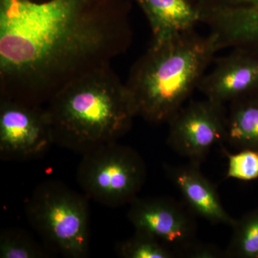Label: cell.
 Returning <instances> with one entry per match:
<instances>
[{"instance_id": "obj_1", "label": "cell", "mask_w": 258, "mask_h": 258, "mask_svg": "<svg viewBox=\"0 0 258 258\" xmlns=\"http://www.w3.org/2000/svg\"><path fill=\"white\" fill-rule=\"evenodd\" d=\"M127 0H0V98L45 106L133 37Z\"/></svg>"}, {"instance_id": "obj_2", "label": "cell", "mask_w": 258, "mask_h": 258, "mask_svg": "<svg viewBox=\"0 0 258 258\" xmlns=\"http://www.w3.org/2000/svg\"><path fill=\"white\" fill-rule=\"evenodd\" d=\"M220 50L216 35L195 30L152 41L136 61L125 83L135 116L167 123L198 89Z\"/></svg>"}, {"instance_id": "obj_3", "label": "cell", "mask_w": 258, "mask_h": 258, "mask_svg": "<svg viewBox=\"0 0 258 258\" xmlns=\"http://www.w3.org/2000/svg\"><path fill=\"white\" fill-rule=\"evenodd\" d=\"M45 106L55 144L81 154L118 142L136 117L111 64L71 81Z\"/></svg>"}, {"instance_id": "obj_4", "label": "cell", "mask_w": 258, "mask_h": 258, "mask_svg": "<svg viewBox=\"0 0 258 258\" xmlns=\"http://www.w3.org/2000/svg\"><path fill=\"white\" fill-rule=\"evenodd\" d=\"M88 199L55 180L44 181L32 191L25 204V217L52 254L88 257L91 243Z\"/></svg>"}, {"instance_id": "obj_5", "label": "cell", "mask_w": 258, "mask_h": 258, "mask_svg": "<svg viewBox=\"0 0 258 258\" xmlns=\"http://www.w3.org/2000/svg\"><path fill=\"white\" fill-rule=\"evenodd\" d=\"M82 156L76 179L88 199L108 208H118L137 198L146 181L147 166L133 148L111 142Z\"/></svg>"}, {"instance_id": "obj_6", "label": "cell", "mask_w": 258, "mask_h": 258, "mask_svg": "<svg viewBox=\"0 0 258 258\" xmlns=\"http://www.w3.org/2000/svg\"><path fill=\"white\" fill-rule=\"evenodd\" d=\"M225 104L208 98L191 101L168 122V145L189 162L201 165L212 148L226 142Z\"/></svg>"}, {"instance_id": "obj_7", "label": "cell", "mask_w": 258, "mask_h": 258, "mask_svg": "<svg viewBox=\"0 0 258 258\" xmlns=\"http://www.w3.org/2000/svg\"><path fill=\"white\" fill-rule=\"evenodd\" d=\"M55 144L45 106L0 98V159L42 157Z\"/></svg>"}, {"instance_id": "obj_8", "label": "cell", "mask_w": 258, "mask_h": 258, "mask_svg": "<svg viewBox=\"0 0 258 258\" xmlns=\"http://www.w3.org/2000/svg\"><path fill=\"white\" fill-rule=\"evenodd\" d=\"M129 205L127 217L135 230L152 235L176 254H184L198 241L192 216L176 200L137 198Z\"/></svg>"}, {"instance_id": "obj_9", "label": "cell", "mask_w": 258, "mask_h": 258, "mask_svg": "<svg viewBox=\"0 0 258 258\" xmlns=\"http://www.w3.org/2000/svg\"><path fill=\"white\" fill-rule=\"evenodd\" d=\"M198 90L205 98L225 105L258 94V50L232 49L215 61Z\"/></svg>"}, {"instance_id": "obj_10", "label": "cell", "mask_w": 258, "mask_h": 258, "mask_svg": "<svg viewBox=\"0 0 258 258\" xmlns=\"http://www.w3.org/2000/svg\"><path fill=\"white\" fill-rule=\"evenodd\" d=\"M164 171L191 213L214 225H235L236 219L226 211L217 188L204 176L200 164L189 161L184 165L164 164Z\"/></svg>"}, {"instance_id": "obj_11", "label": "cell", "mask_w": 258, "mask_h": 258, "mask_svg": "<svg viewBox=\"0 0 258 258\" xmlns=\"http://www.w3.org/2000/svg\"><path fill=\"white\" fill-rule=\"evenodd\" d=\"M145 15L152 41H162L195 30L201 13L191 0H135Z\"/></svg>"}, {"instance_id": "obj_12", "label": "cell", "mask_w": 258, "mask_h": 258, "mask_svg": "<svg viewBox=\"0 0 258 258\" xmlns=\"http://www.w3.org/2000/svg\"><path fill=\"white\" fill-rule=\"evenodd\" d=\"M226 142L237 150L258 152V94L230 103Z\"/></svg>"}, {"instance_id": "obj_13", "label": "cell", "mask_w": 258, "mask_h": 258, "mask_svg": "<svg viewBox=\"0 0 258 258\" xmlns=\"http://www.w3.org/2000/svg\"><path fill=\"white\" fill-rule=\"evenodd\" d=\"M225 257L258 258V208L237 220Z\"/></svg>"}, {"instance_id": "obj_14", "label": "cell", "mask_w": 258, "mask_h": 258, "mask_svg": "<svg viewBox=\"0 0 258 258\" xmlns=\"http://www.w3.org/2000/svg\"><path fill=\"white\" fill-rule=\"evenodd\" d=\"M52 254L23 229H4L0 233L1 258H45Z\"/></svg>"}, {"instance_id": "obj_15", "label": "cell", "mask_w": 258, "mask_h": 258, "mask_svg": "<svg viewBox=\"0 0 258 258\" xmlns=\"http://www.w3.org/2000/svg\"><path fill=\"white\" fill-rule=\"evenodd\" d=\"M115 252L123 258H173L177 255L152 235L137 230L128 238L117 242Z\"/></svg>"}, {"instance_id": "obj_16", "label": "cell", "mask_w": 258, "mask_h": 258, "mask_svg": "<svg viewBox=\"0 0 258 258\" xmlns=\"http://www.w3.org/2000/svg\"><path fill=\"white\" fill-rule=\"evenodd\" d=\"M223 152L227 158L226 176L240 181H252L258 178V152L242 149L235 154Z\"/></svg>"}, {"instance_id": "obj_17", "label": "cell", "mask_w": 258, "mask_h": 258, "mask_svg": "<svg viewBox=\"0 0 258 258\" xmlns=\"http://www.w3.org/2000/svg\"><path fill=\"white\" fill-rule=\"evenodd\" d=\"M191 258H218L225 256V251L210 244L200 243L196 241L183 254Z\"/></svg>"}, {"instance_id": "obj_18", "label": "cell", "mask_w": 258, "mask_h": 258, "mask_svg": "<svg viewBox=\"0 0 258 258\" xmlns=\"http://www.w3.org/2000/svg\"><path fill=\"white\" fill-rule=\"evenodd\" d=\"M195 1L200 5H215L232 1V0H195Z\"/></svg>"}, {"instance_id": "obj_19", "label": "cell", "mask_w": 258, "mask_h": 258, "mask_svg": "<svg viewBox=\"0 0 258 258\" xmlns=\"http://www.w3.org/2000/svg\"><path fill=\"white\" fill-rule=\"evenodd\" d=\"M32 2H37V3H41V2L48 1V0H30Z\"/></svg>"}]
</instances>
